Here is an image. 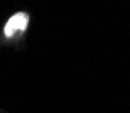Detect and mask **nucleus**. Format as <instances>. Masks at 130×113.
Listing matches in <instances>:
<instances>
[{
  "mask_svg": "<svg viewBox=\"0 0 130 113\" xmlns=\"http://www.w3.org/2000/svg\"><path fill=\"white\" fill-rule=\"evenodd\" d=\"M28 24V15L24 12H18V14L12 15L4 27V34L7 38L14 36L16 32L19 31H24Z\"/></svg>",
  "mask_w": 130,
  "mask_h": 113,
  "instance_id": "nucleus-1",
  "label": "nucleus"
}]
</instances>
